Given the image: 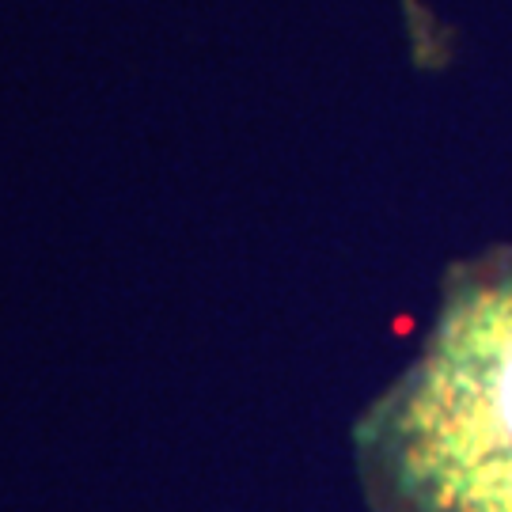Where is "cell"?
<instances>
[{
	"mask_svg": "<svg viewBox=\"0 0 512 512\" xmlns=\"http://www.w3.org/2000/svg\"><path fill=\"white\" fill-rule=\"evenodd\" d=\"M368 512H512V243L456 258L414 361L361 410Z\"/></svg>",
	"mask_w": 512,
	"mask_h": 512,
	"instance_id": "cell-1",
	"label": "cell"
}]
</instances>
